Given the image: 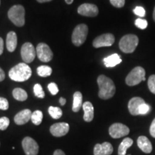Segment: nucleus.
I'll return each instance as SVG.
<instances>
[{
  "label": "nucleus",
  "instance_id": "nucleus-1",
  "mask_svg": "<svg viewBox=\"0 0 155 155\" xmlns=\"http://www.w3.org/2000/svg\"><path fill=\"white\" fill-rule=\"evenodd\" d=\"M99 92L98 96L104 100H107L112 98L116 93V86L113 81L104 75H101L97 79Z\"/></svg>",
  "mask_w": 155,
  "mask_h": 155
},
{
  "label": "nucleus",
  "instance_id": "nucleus-2",
  "mask_svg": "<svg viewBox=\"0 0 155 155\" xmlns=\"http://www.w3.org/2000/svg\"><path fill=\"white\" fill-rule=\"evenodd\" d=\"M31 75H32V70L25 63L17 64L9 72V78L16 82H24L28 81Z\"/></svg>",
  "mask_w": 155,
  "mask_h": 155
},
{
  "label": "nucleus",
  "instance_id": "nucleus-3",
  "mask_svg": "<svg viewBox=\"0 0 155 155\" xmlns=\"http://www.w3.org/2000/svg\"><path fill=\"white\" fill-rule=\"evenodd\" d=\"M139 44V38L135 35L129 34L122 37L119 42V48L124 53H132Z\"/></svg>",
  "mask_w": 155,
  "mask_h": 155
},
{
  "label": "nucleus",
  "instance_id": "nucleus-4",
  "mask_svg": "<svg viewBox=\"0 0 155 155\" xmlns=\"http://www.w3.org/2000/svg\"><path fill=\"white\" fill-rule=\"evenodd\" d=\"M25 11L22 5H15L8 11V17L14 25L22 27L25 23Z\"/></svg>",
  "mask_w": 155,
  "mask_h": 155
},
{
  "label": "nucleus",
  "instance_id": "nucleus-5",
  "mask_svg": "<svg viewBox=\"0 0 155 155\" xmlns=\"http://www.w3.org/2000/svg\"><path fill=\"white\" fill-rule=\"evenodd\" d=\"M146 72L145 70L141 66L135 67L126 78V83L129 86H134L140 83L141 81H144Z\"/></svg>",
  "mask_w": 155,
  "mask_h": 155
},
{
  "label": "nucleus",
  "instance_id": "nucleus-6",
  "mask_svg": "<svg viewBox=\"0 0 155 155\" xmlns=\"http://www.w3.org/2000/svg\"><path fill=\"white\" fill-rule=\"evenodd\" d=\"M88 28L86 25L81 24L75 27L72 35V42L75 46H81L86 41Z\"/></svg>",
  "mask_w": 155,
  "mask_h": 155
},
{
  "label": "nucleus",
  "instance_id": "nucleus-7",
  "mask_svg": "<svg viewBox=\"0 0 155 155\" xmlns=\"http://www.w3.org/2000/svg\"><path fill=\"white\" fill-rule=\"evenodd\" d=\"M109 134L112 138L119 139L121 137H126L129 134V127L121 123L113 124L109 127Z\"/></svg>",
  "mask_w": 155,
  "mask_h": 155
},
{
  "label": "nucleus",
  "instance_id": "nucleus-8",
  "mask_svg": "<svg viewBox=\"0 0 155 155\" xmlns=\"http://www.w3.org/2000/svg\"><path fill=\"white\" fill-rule=\"evenodd\" d=\"M37 55L40 61L48 63L53 59V53L49 46L45 43H40L36 48Z\"/></svg>",
  "mask_w": 155,
  "mask_h": 155
},
{
  "label": "nucleus",
  "instance_id": "nucleus-9",
  "mask_svg": "<svg viewBox=\"0 0 155 155\" xmlns=\"http://www.w3.org/2000/svg\"><path fill=\"white\" fill-rule=\"evenodd\" d=\"M114 41H115V38L113 34H103L94 39L93 45L96 48L108 47V46H111L114 43Z\"/></svg>",
  "mask_w": 155,
  "mask_h": 155
},
{
  "label": "nucleus",
  "instance_id": "nucleus-10",
  "mask_svg": "<svg viewBox=\"0 0 155 155\" xmlns=\"http://www.w3.org/2000/svg\"><path fill=\"white\" fill-rule=\"evenodd\" d=\"M36 50L30 42H26L22 45L21 49V55L25 63H30L34 61L36 55Z\"/></svg>",
  "mask_w": 155,
  "mask_h": 155
},
{
  "label": "nucleus",
  "instance_id": "nucleus-11",
  "mask_svg": "<svg viewBox=\"0 0 155 155\" xmlns=\"http://www.w3.org/2000/svg\"><path fill=\"white\" fill-rule=\"evenodd\" d=\"M22 145L26 155H37L39 152L38 143L30 137H25L22 140Z\"/></svg>",
  "mask_w": 155,
  "mask_h": 155
},
{
  "label": "nucleus",
  "instance_id": "nucleus-12",
  "mask_svg": "<svg viewBox=\"0 0 155 155\" xmlns=\"http://www.w3.org/2000/svg\"><path fill=\"white\" fill-rule=\"evenodd\" d=\"M78 12L83 16L94 17L98 15V8L96 5L93 4L85 3L78 7Z\"/></svg>",
  "mask_w": 155,
  "mask_h": 155
},
{
  "label": "nucleus",
  "instance_id": "nucleus-13",
  "mask_svg": "<svg viewBox=\"0 0 155 155\" xmlns=\"http://www.w3.org/2000/svg\"><path fill=\"white\" fill-rule=\"evenodd\" d=\"M69 124L67 123H56L50 127V131L52 135L56 137H61L66 135L69 131Z\"/></svg>",
  "mask_w": 155,
  "mask_h": 155
},
{
  "label": "nucleus",
  "instance_id": "nucleus-14",
  "mask_svg": "<svg viewBox=\"0 0 155 155\" xmlns=\"http://www.w3.org/2000/svg\"><path fill=\"white\" fill-rule=\"evenodd\" d=\"M113 146L109 142L97 144L94 149V155H111L113 153Z\"/></svg>",
  "mask_w": 155,
  "mask_h": 155
},
{
  "label": "nucleus",
  "instance_id": "nucleus-15",
  "mask_svg": "<svg viewBox=\"0 0 155 155\" xmlns=\"http://www.w3.org/2000/svg\"><path fill=\"white\" fill-rule=\"evenodd\" d=\"M145 101L143 98L140 97H134L130 99L128 104L129 111L132 116L139 115V108L141 104H144Z\"/></svg>",
  "mask_w": 155,
  "mask_h": 155
},
{
  "label": "nucleus",
  "instance_id": "nucleus-16",
  "mask_svg": "<svg viewBox=\"0 0 155 155\" xmlns=\"http://www.w3.org/2000/svg\"><path fill=\"white\" fill-rule=\"evenodd\" d=\"M32 111L30 109H24L19 113H17L15 116L14 121L17 125H23L31 120Z\"/></svg>",
  "mask_w": 155,
  "mask_h": 155
},
{
  "label": "nucleus",
  "instance_id": "nucleus-17",
  "mask_svg": "<svg viewBox=\"0 0 155 155\" xmlns=\"http://www.w3.org/2000/svg\"><path fill=\"white\" fill-rule=\"evenodd\" d=\"M137 145L139 148L146 154H150L152 151V145L150 139L145 136H140L137 139Z\"/></svg>",
  "mask_w": 155,
  "mask_h": 155
},
{
  "label": "nucleus",
  "instance_id": "nucleus-18",
  "mask_svg": "<svg viewBox=\"0 0 155 155\" xmlns=\"http://www.w3.org/2000/svg\"><path fill=\"white\" fill-rule=\"evenodd\" d=\"M83 109L84 111L83 119L86 122H91L93 121L94 117V106L91 102L86 101L83 104Z\"/></svg>",
  "mask_w": 155,
  "mask_h": 155
},
{
  "label": "nucleus",
  "instance_id": "nucleus-19",
  "mask_svg": "<svg viewBox=\"0 0 155 155\" xmlns=\"http://www.w3.org/2000/svg\"><path fill=\"white\" fill-rule=\"evenodd\" d=\"M7 48L9 52H13L16 49L17 45V37L15 32H9L7 35Z\"/></svg>",
  "mask_w": 155,
  "mask_h": 155
},
{
  "label": "nucleus",
  "instance_id": "nucleus-20",
  "mask_svg": "<svg viewBox=\"0 0 155 155\" xmlns=\"http://www.w3.org/2000/svg\"><path fill=\"white\" fill-rule=\"evenodd\" d=\"M121 59L118 54H113L104 59V63L106 67L113 68L121 63Z\"/></svg>",
  "mask_w": 155,
  "mask_h": 155
},
{
  "label": "nucleus",
  "instance_id": "nucleus-21",
  "mask_svg": "<svg viewBox=\"0 0 155 155\" xmlns=\"http://www.w3.org/2000/svg\"><path fill=\"white\" fill-rule=\"evenodd\" d=\"M83 106V96L82 94L79 91H76L73 94V111L78 112L80 111L81 108Z\"/></svg>",
  "mask_w": 155,
  "mask_h": 155
},
{
  "label": "nucleus",
  "instance_id": "nucleus-22",
  "mask_svg": "<svg viewBox=\"0 0 155 155\" xmlns=\"http://www.w3.org/2000/svg\"><path fill=\"white\" fill-rule=\"evenodd\" d=\"M133 143L134 141L131 138H125L119 145V149H118V154L126 155L127 150L132 146Z\"/></svg>",
  "mask_w": 155,
  "mask_h": 155
},
{
  "label": "nucleus",
  "instance_id": "nucleus-23",
  "mask_svg": "<svg viewBox=\"0 0 155 155\" xmlns=\"http://www.w3.org/2000/svg\"><path fill=\"white\" fill-rule=\"evenodd\" d=\"M13 97L19 101H25L28 98V94L22 88H15L12 91Z\"/></svg>",
  "mask_w": 155,
  "mask_h": 155
},
{
  "label": "nucleus",
  "instance_id": "nucleus-24",
  "mask_svg": "<svg viewBox=\"0 0 155 155\" xmlns=\"http://www.w3.org/2000/svg\"><path fill=\"white\" fill-rule=\"evenodd\" d=\"M52 68L48 65H41L37 69L38 75L40 77H48L52 74Z\"/></svg>",
  "mask_w": 155,
  "mask_h": 155
},
{
  "label": "nucleus",
  "instance_id": "nucleus-25",
  "mask_svg": "<svg viewBox=\"0 0 155 155\" xmlns=\"http://www.w3.org/2000/svg\"><path fill=\"white\" fill-rule=\"evenodd\" d=\"M48 113L54 119H58L63 116V111L61 108L58 107H54V106H50L48 108Z\"/></svg>",
  "mask_w": 155,
  "mask_h": 155
},
{
  "label": "nucleus",
  "instance_id": "nucleus-26",
  "mask_svg": "<svg viewBox=\"0 0 155 155\" xmlns=\"http://www.w3.org/2000/svg\"><path fill=\"white\" fill-rule=\"evenodd\" d=\"M42 118H43L42 112L41 111H39V110H37V111H34L33 113L32 114L31 121H32V122L35 125L38 126V125H40V124L42 123Z\"/></svg>",
  "mask_w": 155,
  "mask_h": 155
},
{
  "label": "nucleus",
  "instance_id": "nucleus-27",
  "mask_svg": "<svg viewBox=\"0 0 155 155\" xmlns=\"http://www.w3.org/2000/svg\"><path fill=\"white\" fill-rule=\"evenodd\" d=\"M33 91L35 96L38 97V98H43L45 97V92L43 91V89H42L41 85L39 84V83H37V84L35 85Z\"/></svg>",
  "mask_w": 155,
  "mask_h": 155
},
{
  "label": "nucleus",
  "instance_id": "nucleus-28",
  "mask_svg": "<svg viewBox=\"0 0 155 155\" xmlns=\"http://www.w3.org/2000/svg\"><path fill=\"white\" fill-rule=\"evenodd\" d=\"M135 25L141 30H144L148 26V22H147L146 19L138 18L135 20Z\"/></svg>",
  "mask_w": 155,
  "mask_h": 155
},
{
  "label": "nucleus",
  "instance_id": "nucleus-29",
  "mask_svg": "<svg viewBox=\"0 0 155 155\" xmlns=\"http://www.w3.org/2000/svg\"><path fill=\"white\" fill-rule=\"evenodd\" d=\"M9 125V119L7 117L0 118V130L5 131L7 129Z\"/></svg>",
  "mask_w": 155,
  "mask_h": 155
},
{
  "label": "nucleus",
  "instance_id": "nucleus-30",
  "mask_svg": "<svg viewBox=\"0 0 155 155\" xmlns=\"http://www.w3.org/2000/svg\"><path fill=\"white\" fill-rule=\"evenodd\" d=\"M147 84H148V88L150 91L155 94V75H152L149 78Z\"/></svg>",
  "mask_w": 155,
  "mask_h": 155
},
{
  "label": "nucleus",
  "instance_id": "nucleus-31",
  "mask_svg": "<svg viewBox=\"0 0 155 155\" xmlns=\"http://www.w3.org/2000/svg\"><path fill=\"white\" fill-rule=\"evenodd\" d=\"M150 111V106L146 103L141 104L139 108V115H145Z\"/></svg>",
  "mask_w": 155,
  "mask_h": 155
},
{
  "label": "nucleus",
  "instance_id": "nucleus-32",
  "mask_svg": "<svg viewBox=\"0 0 155 155\" xmlns=\"http://www.w3.org/2000/svg\"><path fill=\"white\" fill-rule=\"evenodd\" d=\"M9 108V102L7 99L3 97H0V109L6 111Z\"/></svg>",
  "mask_w": 155,
  "mask_h": 155
},
{
  "label": "nucleus",
  "instance_id": "nucleus-33",
  "mask_svg": "<svg viewBox=\"0 0 155 155\" xmlns=\"http://www.w3.org/2000/svg\"><path fill=\"white\" fill-rule=\"evenodd\" d=\"M110 2L116 8H121L125 5V0H110Z\"/></svg>",
  "mask_w": 155,
  "mask_h": 155
},
{
  "label": "nucleus",
  "instance_id": "nucleus-34",
  "mask_svg": "<svg viewBox=\"0 0 155 155\" xmlns=\"http://www.w3.org/2000/svg\"><path fill=\"white\" fill-rule=\"evenodd\" d=\"M48 89H49L50 94L52 95H56L59 91V90H58V86L55 84V83H50L48 84Z\"/></svg>",
  "mask_w": 155,
  "mask_h": 155
},
{
  "label": "nucleus",
  "instance_id": "nucleus-35",
  "mask_svg": "<svg viewBox=\"0 0 155 155\" xmlns=\"http://www.w3.org/2000/svg\"><path fill=\"white\" fill-rule=\"evenodd\" d=\"M134 13L135 15H138L139 17H143L145 16L146 15V12H145V9L143 8L142 7H137L136 8L134 9Z\"/></svg>",
  "mask_w": 155,
  "mask_h": 155
},
{
  "label": "nucleus",
  "instance_id": "nucleus-36",
  "mask_svg": "<svg viewBox=\"0 0 155 155\" xmlns=\"http://www.w3.org/2000/svg\"><path fill=\"white\" fill-rule=\"evenodd\" d=\"M150 133L152 137L155 138V118L152 121V124H151V126L150 128Z\"/></svg>",
  "mask_w": 155,
  "mask_h": 155
},
{
  "label": "nucleus",
  "instance_id": "nucleus-37",
  "mask_svg": "<svg viewBox=\"0 0 155 155\" xmlns=\"http://www.w3.org/2000/svg\"><path fill=\"white\" fill-rule=\"evenodd\" d=\"M3 50H4V41L2 38H0V55L3 53Z\"/></svg>",
  "mask_w": 155,
  "mask_h": 155
},
{
  "label": "nucleus",
  "instance_id": "nucleus-38",
  "mask_svg": "<svg viewBox=\"0 0 155 155\" xmlns=\"http://www.w3.org/2000/svg\"><path fill=\"white\" fill-rule=\"evenodd\" d=\"M5 72H4L3 70L0 68V82L5 80Z\"/></svg>",
  "mask_w": 155,
  "mask_h": 155
},
{
  "label": "nucleus",
  "instance_id": "nucleus-39",
  "mask_svg": "<svg viewBox=\"0 0 155 155\" xmlns=\"http://www.w3.org/2000/svg\"><path fill=\"white\" fill-rule=\"evenodd\" d=\"M53 155H65V154L61 150H57L54 152Z\"/></svg>",
  "mask_w": 155,
  "mask_h": 155
},
{
  "label": "nucleus",
  "instance_id": "nucleus-40",
  "mask_svg": "<svg viewBox=\"0 0 155 155\" xmlns=\"http://www.w3.org/2000/svg\"><path fill=\"white\" fill-rule=\"evenodd\" d=\"M59 101H60V104H61V106H64L65 104V103H66V100H65V98H62L61 97V98H60Z\"/></svg>",
  "mask_w": 155,
  "mask_h": 155
},
{
  "label": "nucleus",
  "instance_id": "nucleus-41",
  "mask_svg": "<svg viewBox=\"0 0 155 155\" xmlns=\"http://www.w3.org/2000/svg\"><path fill=\"white\" fill-rule=\"evenodd\" d=\"M37 1L40 3H43V2H50V1H52V0H37Z\"/></svg>",
  "mask_w": 155,
  "mask_h": 155
},
{
  "label": "nucleus",
  "instance_id": "nucleus-42",
  "mask_svg": "<svg viewBox=\"0 0 155 155\" xmlns=\"http://www.w3.org/2000/svg\"><path fill=\"white\" fill-rule=\"evenodd\" d=\"M65 1L68 5H71V4H72L73 2V0H65Z\"/></svg>",
  "mask_w": 155,
  "mask_h": 155
},
{
  "label": "nucleus",
  "instance_id": "nucleus-43",
  "mask_svg": "<svg viewBox=\"0 0 155 155\" xmlns=\"http://www.w3.org/2000/svg\"><path fill=\"white\" fill-rule=\"evenodd\" d=\"M153 19H154V21L155 22V7H154V11H153Z\"/></svg>",
  "mask_w": 155,
  "mask_h": 155
},
{
  "label": "nucleus",
  "instance_id": "nucleus-44",
  "mask_svg": "<svg viewBox=\"0 0 155 155\" xmlns=\"http://www.w3.org/2000/svg\"></svg>",
  "mask_w": 155,
  "mask_h": 155
}]
</instances>
